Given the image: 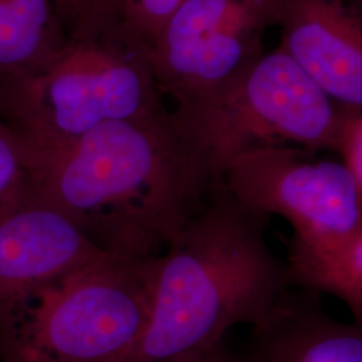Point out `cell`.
I'll list each match as a JSON object with an SVG mask.
<instances>
[{
    "label": "cell",
    "mask_w": 362,
    "mask_h": 362,
    "mask_svg": "<svg viewBox=\"0 0 362 362\" xmlns=\"http://www.w3.org/2000/svg\"><path fill=\"white\" fill-rule=\"evenodd\" d=\"M67 42L55 16H40L16 6L0 4V79L38 69Z\"/></svg>",
    "instance_id": "obj_12"
},
{
    "label": "cell",
    "mask_w": 362,
    "mask_h": 362,
    "mask_svg": "<svg viewBox=\"0 0 362 362\" xmlns=\"http://www.w3.org/2000/svg\"><path fill=\"white\" fill-rule=\"evenodd\" d=\"M158 257L105 255L0 305V362H124L153 310Z\"/></svg>",
    "instance_id": "obj_4"
},
{
    "label": "cell",
    "mask_w": 362,
    "mask_h": 362,
    "mask_svg": "<svg viewBox=\"0 0 362 362\" xmlns=\"http://www.w3.org/2000/svg\"><path fill=\"white\" fill-rule=\"evenodd\" d=\"M278 22L279 0H182L151 45L161 94L181 103L211 90L264 54Z\"/></svg>",
    "instance_id": "obj_6"
},
{
    "label": "cell",
    "mask_w": 362,
    "mask_h": 362,
    "mask_svg": "<svg viewBox=\"0 0 362 362\" xmlns=\"http://www.w3.org/2000/svg\"><path fill=\"white\" fill-rule=\"evenodd\" d=\"M282 42L339 106L362 107V0H279Z\"/></svg>",
    "instance_id": "obj_9"
},
{
    "label": "cell",
    "mask_w": 362,
    "mask_h": 362,
    "mask_svg": "<svg viewBox=\"0 0 362 362\" xmlns=\"http://www.w3.org/2000/svg\"><path fill=\"white\" fill-rule=\"evenodd\" d=\"M117 3L122 30L151 47L182 0H117Z\"/></svg>",
    "instance_id": "obj_15"
},
{
    "label": "cell",
    "mask_w": 362,
    "mask_h": 362,
    "mask_svg": "<svg viewBox=\"0 0 362 362\" xmlns=\"http://www.w3.org/2000/svg\"><path fill=\"white\" fill-rule=\"evenodd\" d=\"M270 216L245 207L219 181L158 257L149 326L124 362H167L219 346L235 325H252L287 288L272 251Z\"/></svg>",
    "instance_id": "obj_2"
},
{
    "label": "cell",
    "mask_w": 362,
    "mask_h": 362,
    "mask_svg": "<svg viewBox=\"0 0 362 362\" xmlns=\"http://www.w3.org/2000/svg\"><path fill=\"white\" fill-rule=\"evenodd\" d=\"M105 255L33 188L0 203V305Z\"/></svg>",
    "instance_id": "obj_8"
},
{
    "label": "cell",
    "mask_w": 362,
    "mask_h": 362,
    "mask_svg": "<svg viewBox=\"0 0 362 362\" xmlns=\"http://www.w3.org/2000/svg\"><path fill=\"white\" fill-rule=\"evenodd\" d=\"M221 182L245 207L290 223L296 235L362 230V188L336 161H317L297 146H269L240 156Z\"/></svg>",
    "instance_id": "obj_7"
},
{
    "label": "cell",
    "mask_w": 362,
    "mask_h": 362,
    "mask_svg": "<svg viewBox=\"0 0 362 362\" xmlns=\"http://www.w3.org/2000/svg\"><path fill=\"white\" fill-rule=\"evenodd\" d=\"M30 148L33 191L110 255L157 257L203 197L169 112L109 122L64 143Z\"/></svg>",
    "instance_id": "obj_1"
},
{
    "label": "cell",
    "mask_w": 362,
    "mask_h": 362,
    "mask_svg": "<svg viewBox=\"0 0 362 362\" xmlns=\"http://www.w3.org/2000/svg\"><path fill=\"white\" fill-rule=\"evenodd\" d=\"M151 47L127 33L69 40L46 64L0 79V115L34 146L79 137L101 125L161 116Z\"/></svg>",
    "instance_id": "obj_5"
},
{
    "label": "cell",
    "mask_w": 362,
    "mask_h": 362,
    "mask_svg": "<svg viewBox=\"0 0 362 362\" xmlns=\"http://www.w3.org/2000/svg\"><path fill=\"white\" fill-rule=\"evenodd\" d=\"M240 362H362V324L339 322L320 294L285 288L251 326Z\"/></svg>",
    "instance_id": "obj_10"
},
{
    "label": "cell",
    "mask_w": 362,
    "mask_h": 362,
    "mask_svg": "<svg viewBox=\"0 0 362 362\" xmlns=\"http://www.w3.org/2000/svg\"><path fill=\"white\" fill-rule=\"evenodd\" d=\"M286 287L341 299L362 324V230L296 235L286 242Z\"/></svg>",
    "instance_id": "obj_11"
},
{
    "label": "cell",
    "mask_w": 362,
    "mask_h": 362,
    "mask_svg": "<svg viewBox=\"0 0 362 362\" xmlns=\"http://www.w3.org/2000/svg\"><path fill=\"white\" fill-rule=\"evenodd\" d=\"M236 358H238V356H236ZM236 362H240V361H239V358H238V361H236Z\"/></svg>",
    "instance_id": "obj_18"
},
{
    "label": "cell",
    "mask_w": 362,
    "mask_h": 362,
    "mask_svg": "<svg viewBox=\"0 0 362 362\" xmlns=\"http://www.w3.org/2000/svg\"><path fill=\"white\" fill-rule=\"evenodd\" d=\"M31 148L25 136L0 115V203L30 191Z\"/></svg>",
    "instance_id": "obj_14"
},
{
    "label": "cell",
    "mask_w": 362,
    "mask_h": 362,
    "mask_svg": "<svg viewBox=\"0 0 362 362\" xmlns=\"http://www.w3.org/2000/svg\"><path fill=\"white\" fill-rule=\"evenodd\" d=\"M69 40H90L121 31L117 0H52Z\"/></svg>",
    "instance_id": "obj_13"
},
{
    "label": "cell",
    "mask_w": 362,
    "mask_h": 362,
    "mask_svg": "<svg viewBox=\"0 0 362 362\" xmlns=\"http://www.w3.org/2000/svg\"><path fill=\"white\" fill-rule=\"evenodd\" d=\"M332 151L342 158L358 187L362 188V107L337 106V124Z\"/></svg>",
    "instance_id": "obj_16"
},
{
    "label": "cell",
    "mask_w": 362,
    "mask_h": 362,
    "mask_svg": "<svg viewBox=\"0 0 362 362\" xmlns=\"http://www.w3.org/2000/svg\"><path fill=\"white\" fill-rule=\"evenodd\" d=\"M238 358L236 356L231 354L228 350L220 344L219 346L214 349L206 350L202 353H194V354H188L180 358H175L167 362H236Z\"/></svg>",
    "instance_id": "obj_17"
},
{
    "label": "cell",
    "mask_w": 362,
    "mask_h": 362,
    "mask_svg": "<svg viewBox=\"0 0 362 362\" xmlns=\"http://www.w3.org/2000/svg\"><path fill=\"white\" fill-rule=\"evenodd\" d=\"M169 124L199 194L240 156L269 146L332 149L337 106L279 46L211 90L177 103Z\"/></svg>",
    "instance_id": "obj_3"
}]
</instances>
